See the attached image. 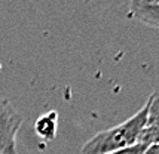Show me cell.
Instances as JSON below:
<instances>
[{
    "label": "cell",
    "instance_id": "cell-5",
    "mask_svg": "<svg viewBox=\"0 0 159 154\" xmlns=\"http://www.w3.org/2000/svg\"><path fill=\"white\" fill-rule=\"evenodd\" d=\"M147 102V125L146 126H159V91L153 92Z\"/></svg>",
    "mask_w": 159,
    "mask_h": 154
},
{
    "label": "cell",
    "instance_id": "cell-3",
    "mask_svg": "<svg viewBox=\"0 0 159 154\" xmlns=\"http://www.w3.org/2000/svg\"><path fill=\"white\" fill-rule=\"evenodd\" d=\"M129 14L134 19L159 30V2L134 0L129 5Z\"/></svg>",
    "mask_w": 159,
    "mask_h": 154
},
{
    "label": "cell",
    "instance_id": "cell-6",
    "mask_svg": "<svg viewBox=\"0 0 159 154\" xmlns=\"http://www.w3.org/2000/svg\"><path fill=\"white\" fill-rule=\"evenodd\" d=\"M140 144L144 145H156L159 144V126H146L140 136Z\"/></svg>",
    "mask_w": 159,
    "mask_h": 154
},
{
    "label": "cell",
    "instance_id": "cell-4",
    "mask_svg": "<svg viewBox=\"0 0 159 154\" xmlns=\"http://www.w3.org/2000/svg\"><path fill=\"white\" fill-rule=\"evenodd\" d=\"M58 129V114L57 111H48L37 117L34 123L36 135L45 142H51L57 138Z\"/></svg>",
    "mask_w": 159,
    "mask_h": 154
},
{
    "label": "cell",
    "instance_id": "cell-2",
    "mask_svg": "<svg viewBox=\"0 0 159 154\" xmlns=\"http://www.w3.org/2000/svg\"><path fill=\"white\" fill-rule=\"evenodd\" d=\"M22 117L12 104L0 98V154H16V133Z\"/></svg>",
    "mask_w": 159,
    "mask_h": 154
},
{
    "label": "cell",
    "instance_id": "cell-7",
    "mask_svg": "<svg viewBox=\"0 0 159 154\" xmlns=\"http://www.w3.org/2000/svg\"><path fill=\"white\" fill-rule=\"evenodd\" d=\"M146 150H147V145L139 142V144H135L132 147L124 148V150H119V151H113V153H109V154H144Z\"/></svg>",
    "mask_w": 159,
    "mask_h": 154
},
{
    "label": "cell",
    "instance_id": "cell-1",
    "mask_svg": "<svg viewBox=\"0 0 159 154\" xmlns=\"http://www.w3.org/2000/svg\"><path fill=\"white\" fill-rule=\"evenodd\" d=\"M147 125V102L129 119L116 126L104 129L83 144L82 154H109L139 144L143 129Z\"/></svg>",
    "mask_w": 159,
    "mask_h": 154
}]
</instances>
